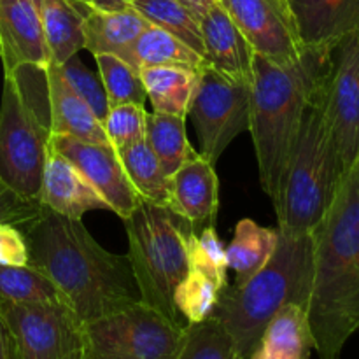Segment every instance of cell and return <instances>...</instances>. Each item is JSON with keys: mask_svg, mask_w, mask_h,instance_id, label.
Here are the masks:
<instances>
[{"mask_svg": "<svg viewBox=\"0 0 359 359\" xmlns=\"http://www.w3.org/2000/svg\"><path fill=\"white\" fill-rule=\"evenodd\" d=\"M46 67L4 72L0 104V179L25 198L39 200L49 153Z\"/></svg>", "mask_w": 359, "mask_h": 359, "instance_id": "8992f818", "label": "cell"}, {"mask_svg": "<svg viewBox=\"0 0 359 359\" xmlns=\"http://www.w3.org/2000/svg\"><path fill=\"white\" fill-rule=\"evenodd\" d=\"M44 210L41 200L25 198L0 179V223L14 224L21 231H27Z\"/></svg>", "mask_w": 359, "mask_h": 359, "instance_id": "d590c367", "label": "cell"}, {"mask_svg": "<svg viewBox=\"0 0 359 359\" xmlns=\"http://www.w3.org/2000/svg\"><path fill=\"white\" fill-rule=\"evenodd\" d=\"M0 311L16 340L20 359H65L86 346L83 321L65 302H0Z\"/></svg>", "mask_w": 359, "mask_h": 359, "instance_id": "30bf717a", "label": "cell"}, {"mask_svg": "<svg viewBox=\"0 0 359 359\" xmlns=\"http://www.w3.org/2000/svg\"><path fill=\"white\" fill-rule=\"evenodd\" d=\"M46 95L51 135H67L93 144L109 142L102 123L83 98L74 93L56 63L46 67Z\"/></svg>", "mask_w": 359, "mask_h": 359, "instance_id": "ac0fdd59", "label": "cell"}, {"mask_svg": "<svg viewBox=\"0 0 359 359\" xmlns=\"http://www.w3.org/2000/svg\"><path fill=\"white\" fill-rule=\"evenodd\" d=\"M249 107L251 84L230 79L209 65L200 70L188 116L198 137V153L205 160L216 165L226 147L248 132Z\"/></svg>", "mask_w": 359, "mask_h": 359, "instance_id": "9c48e42d", "label": "cell"}, {"mask_svg": "<svg viewBox=\"0 0 359 359\" xmlns=\"http://www.w3.org/2000/svg\"><path fill=\"white\" fill-rule=\"evenodd\" d=\"M307 316L321 359L342 358L346 344L359 333V160L314 230Z\"/></svg>", "mask_w": 359, "mask_h": 359, "instance_id": "7a4b0ae2", "label": "cell"}, {"mask_svg": "<svg viewBox=\"0 0 359 359\" xmlns=\"http://www.w3.org/2000/svg\"><path fill=\"white\" fill-rule=\"evenodd\" d=\"M219 287L196 270H189L174 293V305L188 325L205 321L214 312Z\"/></svg>", "mask_w": 359, "mask_h": 359, "instance_id": "d6a6232c", "label": "cell"}, {"mask_svg": "<svg viewBox=\"0 0 359 359\" xmlns=\"http://www.w3.org/2000/svg\"><path fill=\"white\" fill-rule=\"evenodd\" d=\"M200 30L205 65L238 83L251 84L255 51L219 0L200 18Z\"/></svg>", "mask_w": 359, "mask_h": 359, "instance_id": "9a60e30c", "label": "cell"}, {"mask_svg": "<svg viewBox=\"0 0 359 359\" xmlns=\"http://www.w3.org/2000/svg\"><path fill=\"white\" fill-rule=\"evenodd\" d=\"M37 7L51 62L62 65L84 49L88 7L79 0H37Z\"/></svg>", "mask_w": 359, "mask_h": 359, "instance_id": "7402d4cb", "label": "cell"}, {"mask_svg": "<svg viewBox=\"0 0 359 359\" xmlns=\"http://www.w3.org/2000/svg\"><path fill=\"white\" fill-rule=\"evenodd\" d=\"M128 63L137 70L146 67H181L202 70L205 67L202 55L172 34L153 25H147L146 30L139 35Z\"/></svg>", "mask_w": 359, "mask_h": 359, "instance_id": "d4e9b609", "label": "cell"}, {"mask_svg": "<svg viewBox=\"0 0 359 359\" xmlns=\"http://www.w3.org/2000/svg\"><path fill=\"white\" fill-rule=\"evenodd\" d=\"M0 2H2V0H0Z\"/></svg>", "mask_w": 359, "mask_h": 359, "instance_id": "7bdbcfd3", "label": "cell"}, {"mask_svg": "<svg viewBox=\"0 0 359 359\" xmlns=\"http://www.w3.org/2000/svg\"><path fill=\"white\" fill-rule=\"evenodd\" d=\"M39 200L56 214L81 219L91 210H111L100 193L60 153L49 147Z\"/></svg>", "mask_w": 359, "mask_h": 359, "instance_id": "2e32d148", "label": "cell"}, {"mask_svg": "<svg viewBox=\"0 0 359 359\" xmlns=\"http://www.w3.org/2000/svg\"><path fill=\"white\" fill-rule=\"evenodd\" d=\"M121 160L125 174L130 184L140 198L156 205L168 207L170 203V177L165 174L163 167L158 161L146 139L133 142L130 146L116 149Z\"/></svg>", "mask_w": 359, "mask_h": 359, "instance_id": "484cf974", "label": "cell"}, {"mask_svg": "<svg viewBox=\"0 0 359 359\" xmlns=\"http://www.w3.org/2000/svg\"><path fill=\"white\" fill-rule=\"evenodd\" d=\"M123 221L140 302L170 321L188 326L175 309L174 293L191 270L188 237L193 224L168 207L144 198H139L133 212Z\"/></svg>", "mask_w": 359, "mask_h": 359, "instance_id": "52a82bcc", "label": "cell"}, {"mask_svg": "<svg viewBox=\"0 0 359 359\" xmlns=\"http://www.w3.org/2000/svg\"><path fill=\"white\" fill-rule=\"evenodd\" d=\"M49 147L65 156L121 219L128 217L140 196L130 184L121 160L111 144H93L67 135H51Z\"/></svg>", "mask_w": 359, "mask_h": 359, "instance_id": "4fadbf2b", "label": "cell"}, {"mask_svg": "<svg viewBox=\"0 0 359 359\" xmlns=\"http://www.w3.org/2000/svg\"><path fill=\"white\" fill-rule=\"evenodd\" d=\"M333 46L307 48L300 60L279 65L252 56L249 132L255 144L259 181L276 202L312 91L332 63Z\"/></svg>", "mask_w": 359, "mask_h": 359, "instance_id": "3957f363", "label": "cell"}, {"mask_svg": "<svg viewBox=\"0 0 359 359\" xmlns=\"http://www.w3.org/2000/svg\"><path fill=\"white\" fill-rule=\"evenodd\" d=\"M314 276V231L290 235L279 231L272 258L242 284L224 286L210 318L233 339L242 359H249L270 319L290 304L307 309Z\"/></svg>", "mask_w": 359, "mask_h": 359, "instance_id": "277c9868", "label": "cell"}, {"mask_svg": "<svg viewBox=\"0 0 359 359\" xmlns=\"http://www.w3.org/2000/svg\"><path fill=\"white\" fill-rule=\"evenodd\" d=\"M252 51L279 65L300 60L305 44L287 0H219Z\"/></svg>", "mask_w": 359, "mask_h": 359, "instance_id": "7c38bea8", "label": "cell"}, {"mask_svg": "<svg viewBox=\"0 0 359 359\" xmlns=\"http://www.w3.org/2000/svg\"><path fill=\"white\" fill-rule=\"evenodd\" d=\"M128 7L149 25L168 32L203 56L200 16L184 0H130Z\"/></svg>", "mask_w": 359, "mask_h": 359, "instance_id": "4316f807", "label": "cell"}, {"mask_svg": "<svg viewBox=\"0 0 359 359\" xmlns=\"http://www.w3.org/2000/svg\"><path fill=\"white\" fill-rule=\"evenodd\" d=\"M168 209L193 224L207 226L219 210V181L214 165L196 153L170 175Z\"/></svg>", "mask_w": 359, "mask_h": 359, "instance_id": "e0dca14e", "label": "cell"}, {"mask_svg": "<svg viewBox=\"0 0 359 359\" xmlns=\"http://www.w3.org/2000/svg\"><path fill=\"white\" fill-rule=\"evenodd\" d=\"M60 72L65 77L69 86L72 88L74 93L79 98H83L84 104L93 111L98 121H104L109 112V100L107 93L104 90L100 76H95L86 65L79 60V56H72L62 65H58Z\"/></svg>", "mask_w": 359, "mask_h": 359, "instance_id": "e575fe53", "label": "cell"}, {"mask_svg": "<svg viewBox=\"0 0 359 359\" xmlns=\"http://www.w3.org/2000/svg\"><path fill=\"white\" fill-rule=\"evenodd\" d=\"M184 2L188 4L189 7H193V9H195V13L202 18L203 14H205L207 11H209L210 7L217 2V0H184Z\"/></svg>", "mask_w": 359, "mask_h": 359, "instance_id": "ab89813d", "label": "cell"}, {"mask_svg": "<svg viewBox=\"0 0 359 359\" xmlns=\"http://www.w3.org/2000/svg\"><path fill=\"white\" fill-rule=\"evenodd\" d=\"M175 359H242L233 339L219 321H205L186 326L184 340Z\"/></svg>", "mask_w": 359, "mask_h": 359, "instance_id": "f546056e", "label": "cell"}, {"mask_svg": "<svg viewBox=\"0 0 359 359\" xmlns=\"http://www.w3.org/2000/svg\"><path fill=\"white\" fill-rule=\"evenodd\" d=\"M188 256L191 270L205 276L219 290L226 286V245L217 237L214 226H203L200 233L193 228L188 237Z\"/></svg>", "mask_w": 359, "mask_h": 359, "instance_id": "1f68e13d", "label": "cell"}, {"mask_svg": "<svg viewBox=\"0 0 359 359\" xmlns=\"http://www.w3.org/2000/svg\"><path fill=\"white\" fill-rule=\"evenodd\" d=\"M305 48L335 46L359 30V0H287Z\"/></svg>", "mask_w": 359, "mask_h": 359, "instance_id": "d6986e66", "label": "cell"}, {"mask_svg": "<svg viewBox=\"0 0 359 359\" xmlns=\"http://www.w3.org/2000/svg\"><path fill=\"white\" fill-rule=\"evenodd\" d=\"M27 237L18 226L9 223H0V265L25 266L28 265Z\"/></svg>", "mask_w": 359, "mask_h": 359, "instance_id": "8d00e7d4", "label": "cell"}, {"mask_svg": "<svg viewBox=\"0 0 359 359\" xmlns=\"http://www.w3.org/2000/svg\"><path fill=\"white\" fill-rule=\"evenodd\" d=\"M104 90L107 93L109 107L119 104L144 105L147 100L142 77L128 62L114 55H95Z\"/></svg>", "mask_w": 359, "mask_h": 359, "instance_id": "4dcf8cb0", "label": "cell"}, {"mask_svg": "<svg viewBox=\"0 0 359 359\" xmlns=\"http://www.w3.org/2000/svg\"><path fill=\"white\" fill-rule=\"evenodd\" d=\"M23 233L28 265L58 287L83 325L140 302L128 255H112L102 248L81 219L46 207Z\"/></svg>", "mask_w": 359, "mask_h": 359, "instance_id": "6da1fadb", "label": "cell"}, {"mask_svg": "<svg viewBox=\"0 0 359 359\" xmlns=\"http://www.w3.org/2000/svg\"><path fill=\"white\" fill-rule=\"evenodd\" d=\"M0 60L4 72L18 67H48L51 62L37 0L0 2Z\"/></svg>", "mask_w": 359, "mask_h": 359, "instance_id": "5bb4252c", "label": "cell"}, {"mask_svg": "<svg viewBox=\"0 0 359 359\" xmlns=\"http://www.w3.org/2000/svg\"><path fill=\"white\" fill-rule=\"evenodd\" d=\"M65 359H95V356L90 353V349L84 346L83 349H79V351H76V353L69 354V356H67Z\"/></svg>", "mask_w": 359, "mask_h": 359, "instance_id": "60d3db41", "label": "cell"}, {"mask_svg": "<svg viewBox=\"0 0 359 359\" xmlns=\"http://www.w3.org/2000/svg\"><path fill=\"white\" fill-rule=\"evenodd\" d=\"M312 351L314 337L307 309L290 304L270 319L255 353L258 359H311Z\"/></svg>", "mask_w": 359, "mask_h": 359, "instance_id": "44dd1931", "label": "cell"}, {"mask_svg": "<svg viewBox=\"0 0 359 359\" xmlns=\"http://www.w3.org/2000/svg\"><path fill=\"white\" fill-rule=\"evenodd\" d=\"M146 95L153 112L186 118L189 112L200 70L181 67H146L140 69Z\"/></svg>", "mask_w": 359, "mask_h": 359, "instance_id": "603a6c76", "label": "cell"}, {"mask_svg": "<svg viewBox=\"0 0 359 359\" xmlns=\"http://www.w3.org/2000/svg\"><path fill=\"white\" fill-rule=\"evenodd\" d=\"M146 142L149 144L165 174L170 177L184 161L195 156L186 135V118L160 112H147Z\"/></svg>", "mask_w": 359, "mask_h": 359, "instance_id": "83f0119b", "label": "cell"}, {"mask_svg": "<svg viewBox=\"0 0 359 359\" xmlns=\"http://www.w3.org/2000/svg\"><path fill=\"white\" fill-rule=\"evenodd\" d=\"M328 72L305 105L283 184L273 202L279 221L277 230L284 233H312L328 212L346 175L330 126L326 95Z\"/></svg>", "mask_w": 359, "mask_h": 359, "instance_id": "5b68a950", "label": "cell"}, {"mask_svg": "<svg viewBox=\"0 0 359 359\" xmlns=\"http://www.w3.org/2000/svg\"><path fill=\"white\" fill-rule=\"evenodd\" d=\"M147 21L132 7L116 11L91 9L84 16V49L91 55H114L130 62L132 49Z\"/></svg>", "mask_w": 359, "mask_h": 359, "instance_id": "ffe728a7", "label": "cell"}, {"mask_svg": "<svg viewBox=\"0 0 359 359\" xmlns=\"http://www.w3.org/2000/svg\"><path fill=\"white\" fill-rule=\"evenodd\" d=\"M326 95L333 142L347 174L359 160V30L333 46Z\"/></svg>", "mask_w": 359, "mask_h": 359, "instance_id": "8fae6325", "label": "cell"}, {"mask_svg": "<svg viewBox=\"0 0 359 359\" xmlns=\"http://www.w3.org/2000/svg\"><path fill=\"white\" fill-rule=\"evenodd\" d=\"M0 359H20L16 340L0 311Z\"/></svg>", "mask_w": 359, "mask_h": 359, "instance_id": "74e56055", "label": "cell"}, {"mask_svg": "<svg viewBox=\"0 0 359 359\" xmlns=\"http://www.w3.org/2000/svg\"><path fill=\"white\" fill-rule=\"evenodd\" d=\"M79 2H83L86 7H91V9L116 11L128 7L130 0H79Z\"/></svg>", "mask_w": 359, "mask_h": 359, "instance_id": "f35d334b", "label": "cell"}, {"mask_svg": "<svg viewBox=\"0 0 359 359\" xmlns=\"http://www.w3.org/2000/svg\"><path fill=\"white\" fill-rule=\"evenodd\" d=\"M249 359H258V356H256V353H252L251 356H249Z\"/></svg>", "mask_w": 359, "mask_h": 359, "instance_id": "b9f144b4", "label": "cell"}, {"mask_svg": "<svg viewBox=\"0 0 359 359\" xmlns=\"http://www.w3.org/2000/svg\"><path fill=\"white\" fill-rule=\"evenodd\" d=\"M147 111L139 104H119L109 107L107 116L102 121L109 144L114 149L130 146L146 139Z\"/></svg>", "mask_w": 359, "mask_h": 359, "instance_id": "836d02e7", "label": "cell"}, {"mask_svg": "<svg viewBox=\"0 0 359 359\" xmlns=\"http://www.w3.org/2000/svg\"><path fill=\"white\" fill-rule=\"evenodd\" d=\"M0 302H7V304H51V302H65V298L41 270L30 265H0Z\"/></svg>", "mask_w": 359, "mask_h": 359, "instance_id": "f1b7e54d", "label": "cell"}, {"mask_svg": "<svg viewBox=\"0 0 359 359\" xmlns=\"http://www.w3.org/2000/svg\"><path fill=\"white\" fill-rule=\"evenodd\" d=\"M279 242V230L259 226L244 217L235 226V235L226 245V265L237 276L235 284H242L259 272L272 258Z\"/></svg>", "mask_w": 359, "mask_h": 359, "instance_id": "cb8c5ba5", "label": "cell"}, {"mask_svg": "<svg viewBox=\"0 0 359 359\" xmlns=\"http://www.w3.org/2000/svg\"><path fill=\"white\" fill-rule=\"evenodd\" d=\"M186 326L165 318L144 302L84 325V340L95 359H175Z\"/></svg>", "mask_w": 359, "mask_h": 359, "instance_id": "ba28073f", "label": "cell"}]
</instances>
